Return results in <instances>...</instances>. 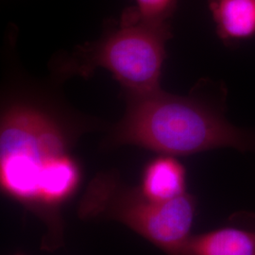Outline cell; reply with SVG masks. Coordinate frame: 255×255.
Listing matches in <instances>:
<instances>
[{
	"mask_svg": "<svg viewBox=\"0 0 255 255\" xmlns=\"http://www.w3.org/2000/svg\"><path fill=\"white\" fill-rule=\"evenodd\" d=\"M63 126L41 110L14 104L0 123V186L46 226L43 249L63 245L61 208L81 182V169L69 154Z\"/></svg>",
	"mask_w": 255,
	"mask_h": 255,
	"instance_id": "6da1fadb",
	"label": "cell"
},
{
	"mask_svg": "<svg viewBox=\"0 0 255 255\" xmlns=\"http://www.w3.org/2000/svg\"><path fill=\"white\" fill-rule=\"evenodd\" d=\"M111 140L116 145L142 146L174 157L220 147L248 150L255 146V137L232 125L205 103L161 88L127 93L125 116Z\"/></svg>",
	"mask_w": 255,
	"mask_h": 255,
	"instance_id": "7a4b0ae2",
	"label": "cell"
},
{
	"mask_svg": "<svg viewBox=\"0 0 255 255\" xmlns=\"http://www.w3.org/2000/svg\"><path fill=\"white\" fill-rule=\"evenodd\" d=\"M172 36L170 23L141 18L134 7L125 9L116 27L95 43L80 46L61 64L60 74L88 77L95 69L109 70L130 94L160 88L165 44Z\"/></svg>",
	"mask_w": 255,
	"mask_h": 255,
	"instance_id": "3957f363",
	"label": "cell"
},
{
	"mask_svg": "<svg viewBox=\"0 0 255 255\" xmlns=\"http://www.w3.org/2000/svg\"><path fill=\"white\" fill-rule=\"evenodd\" d=\"M82 219L116 220L163 251L178 255L191 236L196 199L187 192L167 201H155L139 187L122 184L114 172L92 180L79 205Z\"/></svg>",
	"mask_w": 255,
	"mask_h": 255,
	"instance_id": "277c9868",
	"label": "cell"
},
{
	"mask_svg": "<svg viewBox=\"0 0 255 255\" xmlns=\"http://www.w3.org/2000/svg\"><path fill=\"white\" fill-rule=\"evenodd\" d=\"M139 189L152 201L173 200L186 193V170L174 156H159L146 164Z\"/></svg>",
	"mask_w": 255,
	"mask_h": 255,
	"instance_id": "5b68a950",
	"label": "cell"
},
{
	"mask_svg": "<svg viewBox=\"0 0 255 255\" xmlns=\"http://www.w3.org/2000/svg\"><path fill=\"white\" fill-rule=\"evenodd\" d=\"M178 255H255V232L222 228L191 235Z\"/></svg>",
	"mask_w": 255,
	"mask_h": 255,
	"instance_id": "8992f818",
	"label": "cell"
},
{
	"mask_svg": "<svg viewBox=\"0 0 255 255\" xmlns=\"http://www.w3.org/2000/svg\"><path fill=\"white\" fill-rule=\"evenodd\" d=\"M217 32L223 41L255 35V0H208Z\"/></svg>",
	"mask_w": 255,
	"mask_h": 255,
	"instance_id": "52a82bcc",
	"label": "cell"
},
{
	"mask_svg": "<svg viewBox=\"0 0 255 255\" xmlns=\"http://www.w3.org/2000/svg\"><path fill=\"white\" fill-rule=\"evenodd\" d=\"M137 12L147 22L167 23L177 8L178 0H135Z\"/></svg>",
	"mask_w": 255,
	"mask_h": 255,
	"instance_id": "ba28073f",
	"label": "cell"
},
{
	"mask_svg": "<svg viewBox=\"0 0 255 255\" xmlns=\"http://www.w3.org/2000/svg\"></svg>",
	"mask_w": 255,
	"mask_h": 255,
	"instance_id": "9c48e42d",
	"label": "cell"
}]
</instances>
